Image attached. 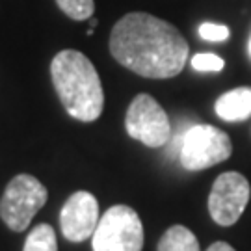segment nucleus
<instances>
[{
    "label": "nucleus",
    "instance_id": "nucleus-1",
    "mask_svg": "<svg viewBox=\"0 0 251 251\" xmlns=\"http://www.w3.org/2000/svg\"><path fill=\"white\" fill-rule=\"evenodd\" d=\"M110 52L145 78H173L188 62L190 47L177 28L149 13H128L110 34Z\"/></svg>",
    "mask_w": 251,
    "mask_h": 251
},
{
    "label": "nucleus",
    "instance_id": "nucleus-2",
    "mask_svg": "<svg viewBox=\"0 0 251 251\" xmlns=\"http://www.w3.org/2000/svg\"><path fill=\"white\" fill-rule=\"evenodd\" d=\"M50 76L69 116L82 123L99 119L104 106V91L99 73L88 56L73 49L58 52L50 63Z\"/></svg>",
    "mask_w": 251,
    "mask_h": 251
},
{
    "label": "nucleus",
    "instance_id": "nucleus-3",
    "mask_svg": "<svg viewBox=\"0 0 251 251\" xmlns=\"http://www.w3.org/2000/svg\"><path fill=\"white\" fill-rule=\"evenodd\" d=\"M47 188L34 175L21 173L8 182L0 199V218L11 231L23 233L47 203Z\"/></svg>",
    "mask_w": 251,
    "mask_h": 251
},
{
    "label": "nucleus",
    "instance_id": "nucleus-4",
    "mask_svg": "<svg viewBox=\"0 0 251 251\" xmlns=\"http://www.w3.org/2000/svg\"><path fill=\"white\" fill-rule=\"evenodd\" d=\"M93 251H142L144 225L134 208L114 205L99 220L91 236Z\"/></svg>",
    "mask_w": 251,
    "mask_h": 251
},
{
    "label": "nucleus",
    "instance_id": "nucleus-5",
    "mask_svg": "<svg viewBox=\"0 0 251 251\" xmlns=\"http://www.w3.org/2000/svg\"><path fill=\"white\" fill-rule=\"evenodd\" d=\"M233 152L231 138L212 125H192L182 138L179 151L180 166L188 171H201L225 162Z\"/></svg>",
    "mask_w": 251,
    "mask_h": 251
},
{
    "label": "nucleus",
    "instance_id": "nucleus-6",
    "mask_svg": "<svg viewBox=\"0 0 251 251\" xmlns=\"http://www.w3.org/2000/svg\"><path fill=\"white\" fill-rule=\"evenodd\" d=\"M125 128L130 138L147 147H162L170 142L171 125L164 108L147 93L136 95L126 110Z\"/></svg>",
    "mask_w": 251,
    "mask_h": 251
},
{
    "label": "nucleus",
    "instance_id": "nucleus-7",
    "mask_svg": "<svg viewBox=\"0 0 251 251\" xmlns=\"http://www.w3.org/2000/svg\"><path fill=\"white\" fill-rule=\"evenodd\" d=\"M251 196L248 179L236 171H225L212 184L208 196V212L218 225L231 227L244 214Z\"/></svg>",
    "mask_w": 251,
    "mask_h": 251
},
{
    "label": "nucleus",
    "instance_id": "nucleus-8",
    "mask_svg": "<svg viewBox=\"0 0 251 251\" xmlns=\"http://www.w3.org/2000/svg\"><path fill=\"white\" fill-rule=\"evenodd\" d=\"M99 203L90 192H75L60 212V227L67 240L84 242L93 236L99 225Z\"/></svg>",
    "mask_w": 251,
    "mask_h": 251
},
{
    "label": "nucleus",
    "instance_id": "nucleus-9",
    "mask_svg": "<svg viewBox=\"0 0 251 251\" xmlns=\"http://www.w3.org/2000/svg\"><path fill=\"white\" fill-rule=\"evenodd\" d=\"M214 110L224 121H244L251 116V88H234L220 95Z\"/></svg>",
    "mask_w": 251,
    "mask_h": 251
},
{
    "label": "nucleus",
    "instance_id": "nucleus-10",
    "mask_svg": "<svg viewBox=\"0 0 251 251\" xmlns=\"http://www.w3.org/2000/svg\"><path fill=\"white\" fill-rule=\"evenodd\" d=\"M156 251H201L196 234L184 225H173L162 234Z\"/></svg>",
    "mask_w": 251,
    "mask_h": 251
},
{
    "label": "nucleus",
    "instance_id": "nucleus-11",
    "mask_svg": "<svg viewBox=\"0 0 251 251\" xmlns=\"http://www.w3.org/2000/svg\"><path fill=\"white\" fill-rule=\"evenodd\" d=\"M23 251H58L56 233L49 224L36 225L26 236Z\"/></svg>",
    "mask_w": 251,
    "mask_h": 251
},
{
    "label": "nucleus",
    "instance_id": "nucleus-12",
    "mask_svg": "<svg viewBox=\"0 0 251 251\" xmlns=\"http://www.w3.org/2000/svg\"><path fill=\"white\" fill-rule=\"evenodd\" d=\"M56 4L73 21H88L95 13L93 0H56Z\"/></svg>",
    "mask_w": 251,
    "mask_h": 251
},
{
    "label": "nucleus",
    "instance_id": "nucleus-13",
    "mask_svg": "<svg viewBox=\"0 0 251 251\" xmlns=\"http://www.w3.org/2000/svg\"><path fill=\"white\" fill-rule=\"evenodd\" d=\"M192 67L201 73H218L225 67V62L212 52H201L192 58Z\"/></svg>",
    "mask_w": 251,
    "mask_h": 251
},
{
    "label": "nucleus",
    "instance_id": "nucleus-14",
    "mask_svg": "<svg viewBox=\"0 0 251 251\" xmlns=\"http://www.w3.org/2000/svg\"><path fill=\"white\" fill-rule=\"evenodd\" d=\"M199 36L203 37L205 41H227L229 39V28L224 25H216V23H203L199 26Z\"/></svg>",
    "mask_w": 251,
    "mask_h": 251
},
{
    "label": "nucleus",
    "instance_id": "nucleus-15",
    "mask_svg": "<svg viewBox=\"0 0 251 251\" xmlns=\"http://www.w3.org/2000/svg\"><path fill=\"white\" fill-rule=\"evenodd\" d=\"M206 251H236L233 246H229L227 242H214Z\"/></svg>",
    "mask_w": 251,
    "mask_h": 251
},
{
    "label": "nucleus",
    "instance_id": "nucleus-16",
    "mask_svg": "<svg viewBox=\"0 0 251 251\" xmlns=\"http://www.w3.org/2000/svg\"><path fill=\"white\" fill-rule=\"evenodd\" d=\"M97 23H99L97 19H93V17L90 19V30H88V36H91V34H93V30H95V26H97Z\"/></svg>",
    "mask_w": 251,
    "mask_h": 251
},
{
    "label": "nucleus",
    "instance_id": "nucleus-17",
    "mask_svg": "<svg viewBox=\"0 0 251 251\" xmlns=\"http://www.w3.org/2000/svg\"><path fill=\"white\" fill-rule=\"evenodd\" d=\"M250 56H251V37H250Z\"/></svg>",
    "mask_w": 251,
    "mask_h": 251
}]
</instances>
